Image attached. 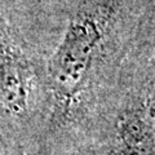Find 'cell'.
I'll return each mask as SVG.
<instances>
[{"instance_id": "obj_2", "label": "cell", "mask_w": 155, "mask_h": 155, "mask_svg": "<svg viewBox=\"0 0 155 155\" xmlns=\"http://www.w3.org/2000/svg\"><path fill=\"white\" fill-rule=\"evenodd\" d=\"M35 78L30 57L0 14V115L13 122L28 118Z\"/></svg>"}, {"instance_id": "obj_5", "label": "cell", "mask_w": 155, "mask_h": 155, "mask_svg": "<svg viewBox=\"0 0 155 155\" xmlns=\"http://www.w3.org/2000/svg\"><path fill=\"white\" fill-rule=\"evenodd\" d=\"M3 149H4V147H2V146H0V150H3Z\"/></svg>"}, {"instance_id": "obj_4", "label": "cell", "mask_w": 155, "mask_h": 155, "mask_svg": "<svg viewBox=\"0 0 155 155\" xmlns=\"http://www.w3.org/2000/svg\"><path fill=\"white\" fill-rule=\"evenodd\" d=\"M13 150H14V151H11V154H9V155H27L23 151H21V149H13Z\"/></svg>"}, {"instance_id": "obj_1", "label": "cell", "mask_w": 155, "mask_h": 155, "mask_svg": "<svg viewBox=\"0 0 155 155\" xmlns=\"http://www.w3.org/2000/svg\"><path fill=\"white\" fill-rule=\"evenodd\" d=\"M120 0H79L48 65L52 122L65 123L88 81Z\"/></svg>"}, {"instance_id": "obj_3", "label": "cell", "mask_w": 155, "mask_h": 155, "mask_svg": "<svg viewBox=\"0 0 155 155\" xmlns=\"http://www.w3.org/2000/svg\"><path fill=\"white\" fill-rule=\"evenodd\" d=\"M116 134L122 155H155V96H145L125 107Z\"/></svg>"}]
</instances>
